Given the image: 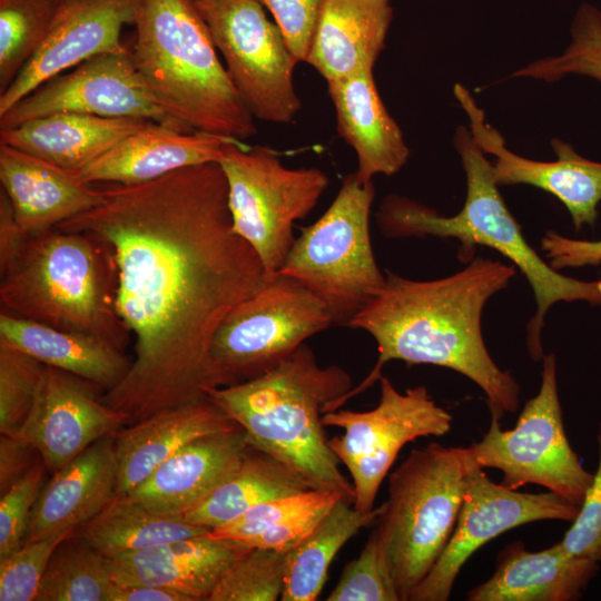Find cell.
Instances as JSON below:
<instances>
[{
    "mask_svg": "<svg viewBox=\"0 0 601 601\" xmlns=\"http://www.w3.org/2000/svg\"><path fill=\"white\" fill-rule=\"evenodd\" d=\"M239 425L208 397L157 412L115 433L116 493H129L189 443Z\"/></svg>",
    "mask_w": 601,
    "mask_h": 601,
    "instance_id": "obj_23",
    "label": "cell"
},
{
    "mask_svg": "<svg viewBox=\"0 0 601 601\" xmlns=\"http://www.w3.org/2000/svg\"><path fill=\"white\" fill-rule=\"evenodd\" d=\"M246 549L207 533L107 560L116 583L162 587L189 601H208L227 569Z\"/></svg>",
    "mask_w": 601,
    "mask_h": 601,
    "instance_id": "obj_21",
    "label": "cell"
},
{
    "mask_svg": "<svg viewBox=\"0 0 601 601\" xmlns=\"http://www.w3.org/2000/svg\"><path fill=\"white\" fill-rule=\"evenodd\" d=\"M392 18L390 0H323L305 62L327 82L373 70Z\"/></svg>",
    "mask_w": 601,
    "mask_h": 601,
    "instance_id": "obj_26",
    "label": "cell"
},
{
    "mask_svg": "<svg viewBox=\"0 0 601 601\" xmlns=\"http://www.w3.org/2000/svg\"><path fill=\"white\" fill-rule=\"evenodd\" d=\"M115 440L104 437L52 473L31 511L26 541L76 531L115 495Z\"/></svg>",
    "mask_w": 601,
    "mask_h": 601,
    "instance_id": "obj_25",
    "label": "cell"
},
{
    "mask_svg": "<svg viewBox=\"0 0 601 601\" xmlns=\"http://www.w3.org/2000/svg\"><path fill=\"white\" fill-rule=\"evenodd\" d=\"M57 112L136 118L185 131L154 101L139 76L130 49L95 56L46 81L0 116V129Z\"/></svg>",
    "mask_w": 601,
    "mask_h": 601,
    "instance_id": "obj_15",
    "label": "cell"
},
{
    "mask_svg": "<svg viewBox=\"0 0 601 601\" xmlns=\"http://www.w3.org/2000/svg\"><path fill=\"white\" fill-rule=\"evenodd\" d=\"M223 56L230 81L254 117L292 122L300 110L294 86L298 60L258 0H195Z\"/></svg>",
    "mask_w": 601,
    "mask_h": 601,
    "instance_id": "obj_12",
    "label": "cell"
},
{
    "mask_svg": "<svg viewBox=\"0 0 601 601\" xmlns=\"http://www.w3.org/2000/svg\"><path fill=\"white\" fill-rule=\"evenodd\" d=\"M132 24L135 67L169 118L242 141L256 134L195 0H135Z\"/></svg>",
    "mask_w": 601,
    "mask_h": 601,
    "instance_id": "obj_5",
    "label": "cell"
},
{
    "mask_svg": "<svg viewBox=\"0 0 601 601\" xmlns=\"http://www.w3.org/2000/svg\"><path fill=\"white\" fill-rule=\"evenodd\" d=\"M311 489L317 487L300 472L250 447L237 470L183 518L213 530L260 503Z\"/></svg>",
    "mask_w": 601,
    "mask_h": 601,
    "instance_id": "obj_30",
    "label": "cell"
},
{
    "mask_svg": "<svg viewBox=\"0 0 601 601\" xmlns=\"http://www.w3.org/2000/svg\"><path fill=\"white\" fill-rule=\"evenodd\" d=\"M238 139L205 131H185L158 122L138 130L77 170L87 184L136 185L190 166L219 162Z\"/></svg>",
    "mask_w": 601,
    "mask_h": 601,
    "instance_id": "obj_19",
    "label": "cell"
},
{
    "mask_svg": "<svg viewBox=\"0 0 601 601\" xmlns=\"http://www.w3.org/2000/svg\"><path fill=\"white\" fill-rule=\"evenodd\" d=\"M45 364L0 339V433L16 434L26 421Z\"/></svg>",
    "mask_w": 601,
    "mask_h": 601,
    "instance_id": "obj_38",
    "label": "cell"
},
{
    "mask_svg": "<svg viewBox=\"0 0 601 601\" xmlns=\"http://www.w3.org/2000/svg\"><path fill=\"white\" fill-rule=\"evenodd\" d=\"M0 339L105 392L121 381L131 364L122 348L108 339L59 329L4 311L0 314Z\"/></svg>",
    "mask_w": 601,
    "mask_h": 601,
    "instance_id": "obj_29",
    "label": "cell"
},
{
    "mask_svg": "<svg viewBox=\"0 0 601 601\" xmlns=\"http://www.w3.org/2000/svg\"><path fill=\"white\" fill-rule=\"evenodd\" d=\"M60 0H0V93L45 40Z\"/></svg>",
    "mask_w": 601,
    "mask_h": 601,
    "instance_id": "obj_35",
    "label": "cell"
},
{
    "mask_svg": "<svg viewBox=\"0 0 601 601\" xmlns=\"http://www.w3.org/2000/svg\"><path fill=\"white\" fill-rule=\"evenodd\" d=\"M332 325L333 315L317 295L276 273L227 314L214 335L210 353L216 366L235 384L266 372Z\"/></svg>",
    "mask_w": 601,
    "mask_h": 601,
    "instance_id": "obj_11",
    "label": "cell"
},
{
    "mask_svg": "<svg viewBox=\"0 0 601 601\" xmlns=\"http://www.w3.org/2000/svg\"><path fill=\"white\" fill-rule=\"evenodd\" d=\"M599 462L571 526L560 541L569 553L601 563V426L597 434Z\"/></svg>",
    "mask_w": 601,
    "mask_h": 601,
    "instance_id": "obj_42",
    "label": "cell"
},
{
    "mask_svg": "<svg viewBox=\"0 0 601 601\" xmlns=\"http://www.w3.org/2000/svg\"><path fill=\"white\" fill-rule=\"evenodd\" d=\"M467 447L432 442L412 450L388 475L387 500L374 529L400 601L427 575L445 549L461 510Z\"/></svg>",
    "mask_w": 601,
    "mask_h": 601,
    "instance_id": "obj_7",
    "label": "cell"
},
{
    "mask_svg": "<svg viewBox=\"0 0 601 601\" xmlns=\"http://www.w3.org/2000/svg\"><path fill=\"white\" fill-rule=\"evenodd\" d=\"M374 197L373 181L347 175L326 211L294 239L278 272L317 295L336 325L347 326L385 285L371 243Z\"/></svg>",
    "mask_w": 601,
    "mask_h": 601,
    "instance_id": "obj_8",
    "label": "cell"
},
{
    "mask_svg": "<svg viewBox=\"0 0 601 601\" xmlns=\"http://www.w3.org/2000/svg\"><path fill=\"white\" fill-rule=\"evenodd\" d=\"M29 235L17 221L12 205L3 190L0 193V273L3 275L23 250Z\"/></svg>",
    "mask_w": 601,
    "mask_h": 601,
    "instance_id": "obj_46",
    "label": "cell"
},
{
    "mask_svg": "<svg viewBox=\"0 0 601 601\" xmlns=\"http://www.w3.org/2000/svg\"><path fill=\"white\" fill-rule=\"evenodd\" d=\"M155 121L101 117L79 112H57L0 129V144L70 170L81 168L115 145Z\"/></svg>",
    "mask_w": 601,
    "mask_h": 601,
    "instance_id": "obj_28",
    "label": "cell"
},
{
    "mask_svg": "<svg viewBox=\"0 0 601 601\" xmlns=\"http://www.w3.org/2000/svg\"><path fill=\"white\" fill-rule=\"evenodd\" d=\"M571 41L558 56L536 59L521 67L512 77L554 82L570 75L601 82V11L583 3L570 27Z\"/></svg>",
    "mask_w": 601,
    "mask_h": 601,
    "instance_id": "obj_36",
    "label": "cell"
},
{
    "mask_svg": "<svg viewBox=\"0 0 601 601\" xmlns=\"http://www.w3.org/2000/svg\"><path fill=\"white\" fill-rule=\"evenodd\" d=\"M56 228L91 235L112 256L116 311L135 358L101 400L128 425L231 385L211 357L214 335L270 275L233 230L218 162L112 184L101 204Z\"/></svg>",
    "mask_w": 601,
    "mask_h": 601,
    "instance_id": "obj_1",
    "label": "cell"
},
{
    "mask_svg": "<svg viewBox=\"0 0 601 601\" xmlns=\"http://www.w3.org/2000/svg\"><path fill=\"white\" fill-rule=\"evenodd\" d=\"M116 268L108 247L91 235L53 228L30 236L1 275L4 312L124 349L129 334L116 311Z\"/></svg>",
    "mask_w": 601,
    "mask_h": 601,
    "instance_id": "obj_6",
    "label": "cell"
},
{
    "mask_svg": "<svg viewBox=\"0 0 601 601\" xmlns=\"http://www.w3.org/2000/svg\"><path fill=\"white\" fill-rule=\"evenodd\" d=\"M107 601H189L184 594L162 587L114 582Z\"/></svg>",
    "mask_w": 601,
    "mask_h": 601,
    "instance_id": "obj_47",
    "label": "cell"
},
{
    "mask_svg": "<svg viewBox=\"0 0 601 601\" xmlns=\"http://www.w3.org/2000/svg\"><path fill=\"white\" fill-rule=\"evenodd\" d=\"M339 499L345 497L325 489H311L277 497L253 506L234 520L210 530L209 535L236 542L247 549L290 551L314 530Z\"/></svg>",
    "mask_w": 601,
    "mask_h": 601,
    "instance_id": "obj_31",
    "label": "cell"
},
{
    "mask_svg": "<svg viewBox=\"0 0 601 601\" xmlns=\"http://www.w3.org/2000/svg\"><path fill=\"white\" fill-rule=\"evenodd\" d=\"M352 387L345 370L321 366L303 344L258 376L214 388L207 397L245 431L250 447L353 503L352 481L342 473L322 421Z\"/></svg>",
    "mask_w": 601,
    "mask_h": 601,
    "instance_id": "obj_3",
    "label": "cell"
},
{
    "mask_svg": "<svg viewBox=\"0 0 601 601\" xmlns=\"http://www.w3.org/2000/svg\"><path fill=\"white\" fill-rule=\"evenodd\" d=\"M378 382L380 400L372 410L338 408L322 417L325 427L344 431L329 440V446L351 475L353 506L364 512L374 509L380 486L402 447L420 437L445 435L453 421L425 386L402 393L386 376Z\"/></svg>",
    "mask_w": 601,
    "mask_h": 601,
    "instance_id": "obj_13",
    "label": "cell"
},
{
    "mask_svg": "<svg viewBox=\"0 0 601 601\" xmlns=\"http://www.w3.org/2000/svg\"><path fill=\"white\" fill-rule=\"evenodd\" d=\"M341 137L357 156V177L392 176L408 160L410 149L377 91L373 70L327 82Z\"/></svg>",
    "mask_w": 601,
    "mask_h": 601,
    "instance_id": "obj_27",
    "label": "cell"
},
{
    "mask_svg": "<svg viewBox=\"0 0 601 601\" xmlns=\"http://www.w3.org/2000/svg\"><path fill=\"white\" fill-rule=\"evenodd\" d=\"M453 141L466 176L462 209L451 217L441 216L417 201L391 195L378 210V226L392 238H456L462 262L471 260L476 245L493 248L510 259L526 277L536 302V312L526 327V345L531 358L538 362L544 356L541 332L548 309L556 302L601 305V280L574 279L546 264L524 238L499 193L492 161L475 144L469 128L457 127Z\"/></svg>",
    "mask_w": 601,
    "mask_h": 601,
    "instance_id": "obj_4",
    "label": "cell"
},
{
    "mask_svg": "<svg viewBox=\"0 0 601 601\" xmlns=\"http://www.w3.org/2000/svg\"><path fill=\"white\" fill-rule=\"evenodd\" d=\"M599 568V562L565 551L561 542L532 552L516 541L497 554L494 573L470 590L466 600L577 601Z\"/></svg>",
    "mask_w": 601,
    "mask_h": 601,
    "instance_id": "obj_24",
    "label": "cell"
},
{
    "mask_svg": "<svg viewBox=\"0 0 601 601\" xmlns=\"http://www.w3.org/2000/svg\"><path fill=\"white\" fill-rule=\"evenodd\" d=\"M228 187L234 233L258 255L267 275L282 268L296 220L317 205L329 180L317 167L289 168L267 147L230 145L218 162Z\"/></svg>",
    "mask_w": 601,
    "mask_h": 601,
    "instance_id": "obj_9",
    "label": "cell"
},
{
    "mask_svg": "<svg viewBox=\"0 0 601 601\" xmlns=\"http://www.w3.org/2000/svg\"><path fill=\"white\" fill-rule=\"evenodd\" d=\"M288 551L246 549L227 569L208 601H276L285 585Z\"/></svg>",
    "mask_w": 601,
    "mask_h": 601,
    "instance_id": "obj_37",
    "label": "cell"
},
{
    "mask_svg": "<svg viewBox=\"0 0 601 601\" xmlns=\"http://www.w3.org/2000/svg\"><path fill=\"white\" fill-rule=\"evenodd\" d=\"M112 583L107 558L73 533L52 554L36 601H107Z\"/></svg>",
    "mask_w": 601,
    "mask_h": 601,
    "instance_id": "obj_34",
    "label": "cell"
},
{
    "mask_svg": "<svg viewBox=\"0 0 601 601\" xmlns=\"http://www.w3.org/2000/svg\"><path fill=\"white\" fill-rule=\"evenodd\" d=\"M542 365L540 390L514 427L502 430L491 416L489 431L467 449L479 466L502 472L503 485L536 484L580 506L593 473L583 467L564 432L554 354L544 355Z\"/></svg>",
    "mask_w": 601,
    "mask_h": 601,
    "instance_id": "obj_10",
    "label": "cell"
},
{
    "mask_svg": "<svg viewBox=\"0 0 601 601\" xmlns=\"http://www.w3.org/2000/svg\"><path fill=\"white\" fill-rule=\"evenodd\" d=\"M249 450L240 426L203 436L161 463L129 494L152 511L183 515L231 475Z\"/></svg>",
    "mask_w": 601,
    "mask_h": 601,
    "instance_id": "obj_22",
    "label": "cell"
},
{
    "mask_svg": "<svg viewBox=\"0 0 601 601\" xmlns=\"http://www.w3.org/2000/svg\"><path fill=\"white\" fill-rule=\"evenodd\" d=\"M210 530L188 523L183 515L150 510L129 493L111 500L76 535L107 559L160 543L207 534Z\"/></svg>",
    "mask_w": 601,
    "mask_h": 601,
    "instance_id": "obj_32",
    "label": "cell"
},
{
    "mask_svg": "<svg viewBox=\"0 0 601 601\" xmlns=\"http://www.w3.org/2000/svg\"><path fill=\"white\" fill-rule=\"evenodd\" d=\"M95 385L45 365L32 407L18 431L55 473L95 442L128 426L127 417L97 398Z\"/></svg>",
    "mask_w": 601,
    "mask_h": 601,
    "instance_id": "obj_17",
    "label": "cell"
},
{
    "mask_svg": "<svg viewBox=\"0 0 601 601\" xmlns=\"http://www.w3.org/2000/svg\"><path fill=\"white\" fill-rule=\"evenodd\" d=\"M327 601H400L376 531L373 530L357 558L349 561Z\"/></svg>",
    "mask_w": 601,
    "mask_h": 601,
    "instance_id": "obj_39",
    "label": "cell"
},
{
    "mask_svg": "<svg viewBox=\"0 0 601 601\" xmlns=\"http://www.w3.org/2000/svg\"><path fill=\"white\" fill-rule=\"evenodd\" d=\"M135 0H60L41 46L0 93V116L46 81L102 53L129 49L121 41L134 23Z\"/></svg>",
    "mask_w": 601,
    "mask_h": 601,
    "instance_id": "obj_18",
    "label": "cell"
},
{
    "mask_svg": "<svg viewBox=\"0 0 601 601\" xmlns=\"http://www.w3.org/2000/svg\"><path fill=\"white\" fill-rule=\"evenodd\" d=\"M76 531L51 534L24 543L0 559V601H36L56 549Z\"/></svg>",
    "mask_w": 601,
    "mask_h": 601,
    "instance_id": "obj_40",
    "label": "cell"
},
{
    "mask_svg": "<svg viewBox=\"0 0 601 601\" xmlns=\"http://www.w3.org/2000/svg\"><path fill=\"white\" fill-rule=\"evenodd\" d=\"M0 181L29 236L53 229L104 200V189L82 181L77 170L4 144H0Z\"/></svg>",
    "mask_w": 601,
    "mask_h": 601,
    "instance_id": "obj_20",
    "label": "cell"
},
{
    "mask_svg": "<svg viewBox=\"0 0 601 601\" xmlns=\"http://www.w3.org/2000/svg\"><path fill=\"white\" fill-rule=\"evenodd\" d=\"M453 93L469 119L473 140L485 155H492L497 186L530 185L555 196L569 210L575 228L594 225L601 201V162L579 155L571 145L551 140L555 160L540 161L511 151L501 132L486 122L483 110L460 83Z\"/></svg>",
    "mask_w": 601,
    "mask_h": 601,
    "instance_id": "obj_16",
    "label": "cell"
},
{
    "mask_svg": "<svg viewBox=\"0 0 601 601\" xmlns=\"http://www.w3.org/2000/svg\"><path fill=\"white\" fill-rule=\"evenodd\" d=\"M274 17L299 61H305L323 0H258Z\"/></svg>",
    "mask_w": 601,
    "mask_h": 601,
    "instance_id": "obj_43",
    "label": "cell"
},
{
    "mask_svg": "<svg viewBox=\"0 0 601 601\" xmlns=\"http://www.w3.org/2000/svg\"><path fill=\"white\" fill-rule=\"evenodd\" d=\"M514 275V266L482 257L434 280H413L387 270L382 290L347 324L375 339L377 361L334 411L376 383L384 365L397 359L446 367L466 376L484 392L492 417L501 420L515 412L520 386L492 359L481 327L484 305Z\"/></svg>",
    "mask_w": 601,
    "mask_h": 601,
    "instance_id": "obj_2",
    "label": "cell"
},
{
    "mask_svg": "<svg viewBox=\"0 0 601 601\" xmlns=\"http://www.w3.org/2000/svg\"><path fill=\"white\" fill-rule=\"evenodd\" d=\"M578 511L579 505L552 491L526 493L495 483L471 457L453 533L436 563L412 591L408 601H446L465 562L490 540L535 521L572 522Z\"/></svg>",
    "mask_w": 601,
    "mask_h": 601,
    "instance_id": "obj_14",
    "label": "cell"
},
{
    "mask_svg": "<svg viewBox=\"0 0 601 601\" xmlns=\"http://www.w3.org/2000/svg\"><path fill=\"white\" fill-rule=\"evenodd\" d=\"M39 456L37 450L19 434H1L0 492L21 479Z\"/></svg>",
    "mask_w": 601,
    "mask_h": 601,
    "instance_id": "obj_45",
    "label": "cell"
},
{
    "mask_svg": "<svg viewBox=\"0 0 601 601\" xmlns=\"http://www.w3.org/2000/svg\"><path fill=\"white\" fill-rule=\"evenodd\" d=\"M541 247L550 259V266L555 270L601 263V240L572 239L548 230L541 240Z\"/></svg>",
    "mask_w": 601,
    "mask_h": 601,
    "instance_id": "obj_44",
    "label": "cell"
},
{
    "mask_svg": "<svg viewBox=\"0 0 601 601\" xmlns=\"http://www.w3.org/2000/svg\"><path fill=\"white\" fill-rule=\"evenodd\" d=\"M382 506L364 512L339 499L314 530L288 551L282 601H314L337 552L362 528L377 520Z\"/></svg>",
    "mask_w": 601,
    "mask_h": 601,
    "instance_id": "obj_33",
    "label": "cell"
},
{
    "mask_svg": "<svg viewBox=\"0 0 601 601\" xmlns=\"http://www.w3.org/2000/svg\"><path fill=\"white\" fill-rule=\"evenodd\" d=\"M45 470L39 456L21 479L1 493L0 559L24 543L31 511L42 489Z\"/></svg>",
    "mask_w": 601,
    "mask_h": 601,
    "instance_id": "obj_41",
    "label": "cell"
}]
</instances>
